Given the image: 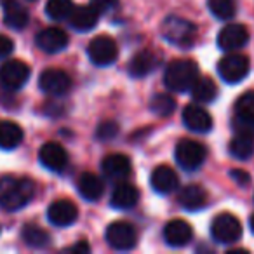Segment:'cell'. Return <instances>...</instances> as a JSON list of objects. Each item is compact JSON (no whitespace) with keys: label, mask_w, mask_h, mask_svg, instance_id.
<instances>
[{"label":"cell","mask_w":254,"mask_h":254,"mask_svg":"<svg viewBox=\"0 0 254 254\" xmlns=\"http://www.w3.org/2000/svg\"><path fill=\"white\" fill-rule=\"evenodd\" d=\"M180 205L187 211H198L207 204V191L200 185H188L180 191Z\"/></svg>","instance_id":"44dd1931"},{"label":"cell","mask_w":254,"mask_h":254,"mask_svg":"<svg viewBox=\"0 0 254 254\" xmlns=\"http://www.w3.org/2000/svg\"><path fill=\"white\" fill-rule=\"evenodd\" d=\"M228 152L233 159L247 160L254 155V138L247 134H235L228 145Z\"/></svg>","instance_id":"4316f807"},{"label":"cell","mask_w":254,"mask_h":254,"mask_svg":"<svg viewBox=\"0 0 254 254\" xmlns=\"http://www.w3.org/2000/svg\"><path fill=\"white\" fill-rule=\"evenodd\" d=\"M162 33L167 42L178 47H190L197 39V26L178 16H169L162 25Z\"/></svg>","instance_id":"3957f363"},{"label":"cell","mask_w":254,"mask_h":254,"mask_svg":"<svg viewBox=\"0 0 254 254\" xmlns=\"http://www.w3.org/2000/svg\"><path fill=\"white\" fill-rule=\"evenodd\" d=\"M35 42L44 53L54 54V53L63 51L64 47L68 46V35H66V32H63L61 28L53 26V28H46L37 33Z\"/></svg>","instance_id":"e0dca14e"},{"label":"cell","mask_w":254,"mask_h":254,"mask_svg":"<svg viewBox=\"0 0 254 254\" xmlns=\"http://www.w3.org/2000/svg\"><path fill=\"white\" fill-rule=\"evenodd\" d=\"M68 21H70L71 28L78 30V32H89V30H92L96 25H98L99 12L94 11L91 5L75 7L73 11H71L70 18H68Z\"/></svg>","instance_id":"7402d4cb"},{"label":"cell","mask_w":254,"mask_h":254,"mask_svg":"<svg viewBox=\"0 0 254 254\" xmlns=\"http://www.w3.org/2000/svg\"><path fill=\"white\" fill-rule=\"evenodd\" d=\"M87 56L96 66H110L119 58V47L112 37L99 35L91 40L87 47Z\"/></svg>","instance_id":"52a82bcc"},{"label":"cell","mask_w":254,"mask_h":254,"mask_svg":"<svg viewBox=\"0 0 254 254\" xmlns=\"http://www.w3.org/2000/svg\"><path fill=\"white\" fill-rule=\"evenodd\" d=\"M23 141V129L11 120H0V148L12 150Z\"/></svg>","instance_id":"484cf974"},{"label":"cell","mask_w":254,"mask_h":254,"mask_svg":"<svg viewBox=\"0 0 254 254\" xmlns=\"http://www.w3.org/2000/svg\"><path fill=\"white\" fill-rule=\"evenodd\" d=\"M207 7L218 19H232L235 16L233 0H207Z\"/></svg>","instance_id":"1f68e13d"},{"label":"cell","mask_w":254,"mask_h":254,"mask_svg":"<svg viewBox=\"0 0 254 254\" xmlns=\"http://www.w3.org/2000/svg\"><path fill=\"white\" fill-rule=\"evenodd\" d=\"M35 195V185L28 178H18L12 174L0 176V207L5 211H19L30 204Z\"/></svg>","instance_id":"6da1fadb"},{"label":"cell","mask_w":254,"mask_h":254,"mask_svg":"<svg viewBox=\"0 0 254 254\" xmlns=\"http://www.w3.org/2000/svg\"><path fill=\"white\" fill-rule=\"evenodd\" d=\"M230 176H232V180L237 181V185H239V187H247V185L251 183V176L246 173V171L233 169L232 173H230Z\"/></svg>","instance_id":"d590c367"},{"label":"cell","mask_w":254,"mask_h":254,"mask_svg":"<svg viewBox=\"0 0 254 254\" xmlns=\"http://www.w3.org/2000/svg\"><path fill=\"white\" fill-rule=\"evenodd\" d=\"M30 66L21 60H7L0 66V84L9 91H18L28 82Z\"/></svg>","instance_id":"ba28073f"},{"label":"cell","mask_w":254,"mask_h":254,"mask_svg":"<svg viewBox=\"0 0 254 254\" xmlns=\"http://www.w3.org/2000/svg\"><path fill=\"white\" fill-rule=\"evenodd\" d=\"M150 110L159 117H169L176 110V101L167 94H155L150 99Z\"/></svg>","instance_id":"4dcf8cb0"},{"label":"cell","mask_w":254,"mask_h":254,"mask_svg":"<svg viewBox=\"0 0 254 254\" xmlns=\"http://www.w3.org/2000/svg\"><path fill=\"white\" fill-rule=\"evenodd\" d=\"M14 51V42L7 35H0V61L9 58Z\"/></svg>","instance_id":"e575fe53"},{"label":"cell","mask_w":254,"mask_h":254,"mask_svg":"<svg viewBox=\"0 0 254 254\" xmlns=\"http://www.w3.org/2000/svg\"><path fill=\"white\" fill-rule=\"evenodd\" d=\"M190 91L191 98L198 103H211L218 96V87H216L214 80L209 77H198Z\"/></svg>","instance_id":"83f0119b"},{"label":"cell","mask_w":254,"mask_h":254,"mask_svg":"<svg viewBox=\"0 0 254 254\" xmlns=\"http://www.w3.org/2000/svg\"><path fill=\"white\" fill-rule=\"evenodd\" d=\"M2 11H4V21L9 28L23 30L28 26L30 14L23 4H19V0H0Z\"/></svg>","instance_id":"ac0fdd59"},{"label":"cell","mask_w":254,"mask_h":254,"mask_svg":"<svg viewBox=\"0 0 254 254\" xmlns=\"http://www.w3.org/2000/svg\"><path fill=\"white\" fill-rule=\"evenodd\" d=\"M73 9H75V5L71 0H49L46 4V14L49 16L51 19L63 21V19L70 18Z\"/></svg>","instance_id":"f546056e"},{"label":"cell","mask_w":254,"mask_h":254,"mask_svg":"<svg viewBox=\"0 0 254 254\" xmlns=\"http://www.w3.org/2000/svg\"><path fill=\"white\" fill-rule=\"evenodd\" d=\"M183 122L193 132H209L212 129L211 115L198 105H188L183 110Z\"/></svg>","instance_id":"d6986e66"},{"label":"cell","mask_w":254,"mask_h":254,"mask_svg":"<svg viewBox=\"0 0 254 254\" xmlns=\"http://www.w3.org/2000/svg\"><path fill=\"white\" fill-rule=\"evenodd\" d=\"M30 2H35V0H30Z\"/></svg>","instance_id":"f35d334b"},{"label":"cell","mask_w":254,"mask_h":254,"mask_svg":"<svg viewBox=\"0 0 254 254\" xmlns=\"http://www.w3.org/2000/svg\"><path fill=\"white\" fill-rule=\"evenodd\" d=\"M101 171L106 178L113 181H124L126 178L131 176L132 173V164L131 159L122 153H112V155L105 157L101 162Z\"/></svg>","instance_id":"4fadbf2b"},{"label":"cell","mask_w":254,"mask_h":254,"mask_svg":"<svg viewBox=\"0 0 254 254\" xmlns=\"http://www.w3.org/2000/svg\"><path fill=\"white\" fill-rule=\"evenodd\" d=\"M106 242L115 251H131L136 246V230L127 221H113L106 228Z\"/></svg>","instance_id":"9c48e42d"},{"label":"cell","mask_w":254,"mask_h":254,"mask_svg":"<svg viewBox=\"0 0 254 254\" xmlns=\"http://www.w3.org/2000/svg\"><path fill=\"white\" fill-rule=\"evenodd\" d=\"M150 183H152V188L157 193L167 195V193H173L174 190H178L180 178H178L176 171H173L169 166H159L152 173Z\"/></svg>","instance_id":"ffe728a7"},{"label":"cell","mask_w":254,"mask_h":254,"mask_svg":"<svg viewBox=\"0 0 254 254\" xmlns=\"http://www.w3.org/2000/svg\"><path fill=\"white\" fill-rule=\"evenodd\" d=\"M251 230H253V233H254V214L251 216Z\"/></svg>","instance_id":"74e56055"},{"label":"cell","mask_w":254,"mask_h":254,"mask_svg":"<svg viewBox=\"0 0 254 254\" xmlns=\"http://www.w3.org/2000/svg\"><path fill=\"white\" fill-rule=\"evenodd\" d=\"M78 218V209L68 198H61L49 205L47 209V219L53 223L54 226H70L77 221Z\"/></svg>","instance_id":"5bb4252c"},{"label":"cell","mask_w":254,"mask_h":254,"mask_svg":"<svg viewBox=\"0 0 254 254\" xmlns=\"http://www.w3.org/2000/svg\"><path fill=\"white\" fill-rule=\"evenodd\" d=\"M211 235L219 244H235L242 237V225L230 212H221L212 219Z\"/></svg>","instance_id":"8992f818"},{"label":"cell","mask_w":254,"mask_h":254,"mask_svg":"<svg viewBox=\"0 0 254 254\" xmlns=\"http://www.w3.org/2000/svg\"><path fill=\"white\" fill-rule=\"evenodd\" d=\"M89 5H91L94 11H98L99 14H103V12L113 11V9L119 5V0H91Z\"/></svg>","instance_id":"836d02e7"},{"label":"cell","mask_w":254,"mask_h":254,"mask_svg":"<svg viewBox=\"0 0 254 254\" xmlns=\"http://www.w3.org/2000/svg\"><path fill=\"white\" fill-rule=\"evenodd\" d=\"M233 129L237 134H247L254 138V91L242 94L233 110Z\"/></svg>","instance_id":"277c9868"},{"label":"cell","mask_w":254,"mask_h":254,"mask_svg":"<svg viewBox=\"0 0 254 254\" xmlns=\"http://www.w3.org/2000/svg\"><path fill=\"white\" fill-rule=\"evenodd\" d=\"M39 87L42 89L46 94L63 96L70 91L71 78L66 71L60 70V68H49V70H46L42 75H40Z\"/></svg>","instance_id":"8fae6325"},{"label":"cell","mask_w":254,"mask_h":254,"mask_svg":"<svg viewBox=\"0 0 254 254\" xmlns=\"http://www.w3.org/2000/svg\"><path fill=\"white\" fill-rule=\"evenodd\" d=\"M40 162L46 169L60 173L61 169H64L68 164V153L60 143H46L39 152Z\"/></svg>","instance_id":"9a60e30c"},{"label":"cell","mask_w":254,"mask_h":254,"mask_svg":"<svg viewBox=\"0 0 254 254\" xmlns=\"http://www.w3.org/2000/svg\"><path fill=\"white\" fill-rule=\"evenodd\" d=\"M193 239V230L185 219H173L164 228V240L171 247H183Z\"/></svg>","instance_id":"2e32d148"},{"label":"cell","mask_w":254,"mask_h":254,"mask_svg":"<svg viewBox=\"0 0 254 254\" xmlns=\"http://www.w3.org/2000/svg\"><path fill=\"white\" fill-rule=\"evenodd\" d=\"M139 198V191L136 190L132 185L129 183H119L115 188H113L112 193V207L115 209H131L138 204Z\"/></svg>","instance_id":"603a6c76"},{"label":"cell","mask_w":254,"mask_h":254,"mask_svg":"<svg viewBox=\"0 0 254 254\" xmlns=\"http://www.w3.org/2000/svg\"><path fill=\"white\" fill-rule=\"evenodd\" d=\"M66 251H70V253H89L91 251V247H89V244H85V242H77L75 246H71V247H68Z\"/></svg>","instance_id":"8d00e7d4"},{"label":"cell","mask_w":254,"mask_h":254,"mask_svg":"<svg viewBox=\"0 0 254 254\" xmlns=\"http://www.w3.org/2000/svg\"><path fill=\"white\" fill-rule=\"evenodd\" d=\"M78 193L89 202H94L98 198H101V195L105 193V185H103L101 178H98L96 174L85 173L78 178Z\"/></svg>","instance_id":"cb8c5ba5"},{"label":"cell","mask_w":254,"mask_h":254,"mask_svg":"<svg viewBox=\"0 0 254 254\" xmlns=\"http://www.w3.org/2000/svg\"><path fill=\"white\" fill-rule=\"evenodd\" d=\"M21 239L26 246L33 247V249H42L51 244V235L44 228L35 225H28L21 230Z\"/></svg>","instance_id":"f1b7e54d"},{"label":"cell","mask_w":254,"mask_h":254,"mask_svg":"<svg viewBox=\"0 0 254 254\" xmlns=\"http://www.w3.org/2000/svg\"><path fill=\"white\" fill-rule=\"evenodd\" d=\"M251 63L242 54H228L221 58L218 63V73L228 84H239L240 80L247 77Z\"/></svg>","instance_id":"30bf717a"},{"label":"cell","mask_w":254,"mask_h":254,"mask_svg":"<svg viewBox=\"0 0 254 254\" xmlns=\"http://www.w3.org/2000/svg\"><path fill=\"white\" fill-rule=\"evenodd\" d=\"M157 66V60H155V54L150 53V51H141L138 53L131 61H129V75L134 78H141L146 77L152 70H155Z\"/></svg>","instance_id":"d4e9b609"},{"label":"cell","mask_w":254,"mask_h":254,"mask_svg":"<svg viewBox=\"0 0 254 254\" xmlns=\"http://www.w3.org/2000/svg\"><path fill=\"white\" fill-rule=\"evenodd\" d=\"M119 134V124L113 122V120H106V122H101L96 129V136L101 141H108V139H113Z\"/></svg>","instance_id":"d6a6232c"},{"label":"cell","mask_w":254,"mask_h":254,"mask_svg":"<svg viewBox=\"0 0 254 254\" xmlns=\"http://www.w3.org/2000/svg\"><path fill=\"white\" fill-rule=\"evenodd\" d=\"M198 78V66L191 60H174L167 64L164 84L174 92H187Z\"/></svg>","instance_id":"7a4b0ae2"},{"label":"cell","mask_w":254,"mask_h":254,"mask_svg":"<svg viewBox=\"0 0 254 254\" xmlns=\"http://www.w3.org/2000/svg\"><path fill=\"white\" fill-rule=\"evenodd\" d=\"M174 157L181 169L185 171H195L205 162L207 150L202 143L193 141V139H183L176 145Z\"/></svg>","instance_id":"5b68a950"},{"label":"cell","mask_w":254,"mask_h":254,"mask_svg":"<svg viewBox=\"0 0 254 254\" xmlns=\"http://www.w3.org/2000/svg\"><path fill=\"white\" fill-rule=\"evenodd\" d=\"M249 42V32L244 25L232 23L226 25L218 35V47L221 51H237Z\"/></svg>","instance_id":"7c38bea8"}]
</instances>
